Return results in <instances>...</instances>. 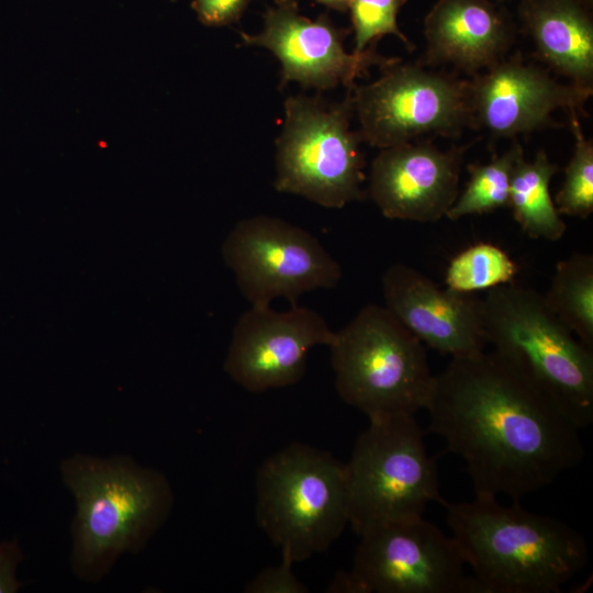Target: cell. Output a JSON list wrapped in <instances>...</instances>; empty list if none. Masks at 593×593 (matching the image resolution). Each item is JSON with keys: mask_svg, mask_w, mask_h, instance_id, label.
<instances>
[{"mask_svg": "<svg viewBox=\"0 0 593 593\" xmlns=\"http://www.w3.org/2000/svg\"><path fill=\"white\" fill-rule=\"evenodd\" d=\"M425 410L427 432L465 461L474 495L519 502L584 456L582 429L495 350L451 357Z\"/></svg>", "mask_w": 593, "mask_h": 593, "instance_id": "6da1fadb", "label": "cell"}, {"mask_svg": "<svg viewBox=\"0 0 593 593\" xmlns=\"http://www.w3.org/2000/svg\"><path fill=\"white\" fill-rule=\"evenodd\" d=\"M446 523L472 572L465 593H559L584 570L589 546L566 522L497 497L441 502Z\"/></svg>", "mask_w": 593, "mask_h": 593, "instance_id": "7a4b0ae2", "label": "cell"}, {"mask_svg": "<svg viewBox=\"0 0 593 593\" xmlns=\"http://www.w3.org/2000/svg\"><path fill=\"white\" fill-rule=\"evenodd\" d=\"M60 473L76 501L70 563L83 581H100L122 553L141 551L172 510L166 477L130 457L77 454Z\"/></svg>", "mask_w": 593, "mask_h": 593, "instance_id": "3957f363", "label": "cell"}, {"mask_svg": "<svg viewBox=\"0 0 593 593\" xmlns=\"http://www.w3.org/2000/svg\"><path fill=\"white\" fill-rule=\"evenodd\" d=\"M486 343L516 366L581 429L593 422V355L544 295L513 282L482 299Z\"/></svg>", "mask_w": 593, "mask_h": 593, "instance_id": "277c9868", "label": "cell"}, {"mask_svg": "<svg viewBox=\"0 0 593 593\" xmlns=\"http://www.w3.org/2000/svg\"><path fill=\"white\" fill-rule=\"evenodd\" d=\"M256 519L282 559L325 551L348 525L345 463L302 443L268 457L256 477Z\"/></svg>", "mask_w": 593, "mask_h": 593, "instance_id": "5b68a950", "label": "cell"}, {"mask_svg": "<svg viewBox=\"0 0 593 593\" xmlns=\"http://www.w3.org/2000/svg\"><path fill=\"white\" fill-rule=\"evenodd\" d=\"M328 347L339 398L369 419L425 410L434 380L425 348L385 306H363Z\"/></svg>", "mask_w": 593, "mask_h": 593, "instance_id": "8992f818", "label": "cell"}, {"mask_svg": "<svg viewBox=\"0 0 593 593\" xmlns=\"http://www.w3.org/2000/svg\"><path fill=\"white\" fill-rule=\"evenodd\" d=\"M348 524L366 529L417 516L439 494L437 466L426 450L415 415L369 419L345 463Z\"/></svg>", "mask_w": 593, "mask_h": 593, "instance_id": "52a82bcc", "label": "cell"}, {"mask_svg": "<svg viewBox=\"0 0 593 593\" xmlns=\"http://www.w3.org/2000/svg\"><path fill=\"white\" fill-rule=\"evenodd\" d=\"M353 116L351 89L334 103L320 96L288 97L276 141L275 189L327 209L361 200L365 159L362 142L350 128Z\"/></svg>", "mask_w": 593, "mask_h": 593, "instance_id": "ba28073f", "label": "cell"}, {"mask_svg": "<svg viewBox=\"0 0 593 593\" xmlns=\"http://www.w3.org/2000/svg\"><path fill=\"white\" fill-rule=\"evenodd\" d=\"M373 82L351 89L361 142L385 148L472 128L469 80L401 59Z\"/></svg>", "mask_w": 593, "mask_h": 593, "instance_id": "9c48e42d", "label": "cell"}, {"mask_svg": "<svg viewBox=\"0 0 593 593\" xmlns=\"http://www.w3.org/2000/svg\"><path fill=\"white\" fill-rule=\"evenodd\" d=\"M350 571L329 592L465 593V561L451 536L423 516L383 523L358 535Z\"/></svg>", "mask_w": 593, "mask_h": 593, "instance_id": "30bf717a", "label": "cell"}, {"mask_svg": "<svg viewBox=\"0 0 593 593\" xmlns=\"http://www.w3.org/2000/svg\"><path fill=\"white\" fill-rule=\"evenodd\" d=\"M222 256L251 305H270L280 298L295 305L302 294L333 289L342 279L339 264L315 236L269 215L236 223Z\"/></svg>", "mask_w": 593, "mask_h": 593, "instance_id": "8fae6325", "label": "cell"}, {"mask_svg": "<svg viewBox=\"0 0 593 593\" xmlns=\"http://www.w3.org/2000/svg\"><path fill=\"white\" fill-rule=\"evenodd\" d=\"M262 20L261 32H240V38L243 44L266 48L277 57L280 88L295 81L318 92L338 85L353 89L356 79L367 76L372 66L382 68L400 60L378 54L376 45L360 54L347 53L344 41L349 30L337 27L326 13L309 19L295 0H273Z\"/></svg>", "mask_w": 593, "mask_h": 593, "instance_id": "7c38bea8", "label": "cell"}, {"mask_svg": "<svg viewBox=\"0 0 593 593\" xmlns=\"http://www.w3.org/2000/svg\"><path fill=\"white\" fill-rule=\"evenodd\" d=\"M334 338L324 317L310 307L251 305L233 328L224 370L249 392L289 387L304 376L309 351Z\"/></svg>", "mask_w": 593, "mask_h": 593, "instance_id": "4fadbf2b", "label": "cell"}, {"mask_svg": "<svg viewBox=\"0 0 593 593\" xmlns=\"http://www.w3.org/2000/svg\"><path fill=\"white\" fill-rule=\"evenodd\" d=\"M471 77L472 128L499 138L552 126L551 114L559 109L584 112L593 94V88L560 82L518 53Z\"/></svg>", "mask_w": 593, "mask_h": 593, "instance_id": "5bb4252c", "label": "cell"}, {"mask_svg": "<svg viewBox=\"0 0 593 593\" xmlns=\"http://www.w3.org/2000/svg\"><path fill=\"white\" fill-rule=\"evenodd\" d=\"M470 145L441 150L429 139H421L381 148L370 168L371 199L391 220H440L459 195L461 166Z\"/></svg>", "mask_w": 593, "mask_h": 593, "instance_id": "9a60e30c", "label": "cell"}, {"mask_svg": "<svg viewBox=\"0 0 593 593\" xmlns=\"http://www.w3.org/2000/svg\"><path fill=\"white\" fill-rule=\"evenodd\" d=\"M382 290L391 314L437 353L468 356L488 345L483 303L473 293L440 289L430 278L401 262L385 270Z\"/></svg>", "mask_w": 593, "mask_h": 593, "instance_id": "2e32d148", "label": "cell"}, {"mask_svg": "<svg viewBox=\"0 0 593 593\" xmlns=\"http://www.w3.org/2000/svg\"><path fill=\"white\" fill-rule=\"evenodd\" d=\"M426 47L417 61L473 76L507 56L515 31L489 0H437L424 20Z\"/></svg>", "mask_w": 593, "mask_h": 593, "instance_id": "e0dca14e", "label": "cell"}, {"mask_svg": "<svg viewBox=\"0 0 593 593\" xmlns=\"http://www.w3.org/2000/svg\"><path fill=\"white\" fill-rule=\"evenodd\" d=\"M592 0H522L524 30L536 56L578 86L593 88Z\"/></svg>", "mask_w": 593, "mask_h": 593, "instance_id": "ac0fdd59", "label": "cell"}, {"mask_svg": "<svg viewBox=\"0 0 593 593\" xmlns=\"http://www.w3.org/2000/svg\"><path fill=\"white\" fill-rule=\"evenodd\" d=\"M558 169L545 150H539L533 160L521 156L513 168L508 206L532 238L558 240L566 232V223L549 192L550 180Z\"/></svg>", "mask_w": 593, "mask_h": 593, "instance_id": "d6986e66", "label": "cell"}, {"mask_svg": "<svg viewBox=\"0 0 593 593\" xmlns=\"http://www.w3.org/2000/svg\"><path fill=\"white\" fill-rule=\"evenodd\" d=\"M544 299L550 311L592 349L593 256L574 253L559 261Z\"/></svg>", "mask_w": 593, "mask_h": 593, "instance_id": "ffe728a7", "label": "cell"}, {"mask_svg": "<svg viewBox=\"0 0 593 593\" xmlns=\"http://www.w3.org/2000/svg\"><path fill=\"white\" fill-rule=\"evenodd\" d=\"M523 155L522 145L514 138L510 148L501 155L493 154L489 163L468 165L469 181L446 216L457 221L467 215L508 206L512 171Z\"/></svg>", "mask_w": 593, "mask_h": 593, "instance_id": "44dd1931", "label": "cell"}, {"mask_svg": "<svg viewBox=\"0 0 593 593\" xmlns=\"http://www.w3.org/2000/svg\"><path fill=\"white\" fill-rule=\"evenodd\" d=\"M517 272V265L505 250L491 243H478L450 260L445 282L454 291L473 293L511 283Z\"/></svg>", "mask_w": 593, "mask_h": 593, "instance_id": "7402d4cb", "label": "cell"}, {"mask_svg": "<svg viewBox=\"0 0 593 593\" xmlns=\"http://www.w3.org/2000/svg\"><path fill=\"white\" fill-rule=\"evenodd\" d=\"M569 114L575 144L555 205L560 214L586 219L593 212V143L584 136L578 113Z\"/></svg>", "mask_w": 593, "mask_h": 593, "instance_id": "603a6c76", "label": "cell"}, {"mask_svg": "<svg viewBox=\"0 0 593 593\" xmlns=\"http://www.w3.org/2000/svg\"><path fill=\"white\" fill-rule=\"evenodd\" d=\"M406 0H351L349 5L355 45L353 53L360 54L376 45L384 35H394L409 51L414 45L398 26V13Z\"/></svg>", "mask_w": 593, "mask_h": 593, "instance_id": "cb8c5ba5", "label": "cell"}, {"mask_svg": "<svg viewBox=\"0 0 593 593\" xmlns=\"http://www.w3.org/2000/svg\"><path fill=\"white\" fill-rule=\"evenodd\" d=\"M292 562L282 559L278 566L261 570L250 580L244 592L246 593H305L307 588L292 571Z\"/></svg>", "mask_w": 593, "mask_h": 593, "instance_id": "d4e9b609", "label": "cell"}, {"mask_svg": "<svg viewBox=\"0 0 593 593\" xmlns=\"http://www.w3.org/2000/svg\"><path fill=\"white\" fill-rule=\"evenodd\" d=\"M250 0H192V9L201 23L224 26L237 22Z\"/></svg>", "mask_w": 593, "mask_h": 593, "instance_id": "484cf974", "label": "cell"}, {"mask_svg": "<svg viewBox=\"0 0 593 593\" xmlns=\"http://www.w3.org/2000/svg\"><path fill=\"white\" fill-rule=\"evenodd\" d=\"M22 552L16 542L0 545V593H13L20 588L15 571L22 560Z\"/></svg>", "mask_w": 593, "mask_h": 593, "instance_id": "4316f807", "label": "cell"}, {"mask_svg": "<svg viewBox=\"0 0 593 593\" xmlns=\"http://www.w3.org/2000/svg\"><path fill=\"white\" fill-rule=\"evenodd\" d=\"M316 2L339 12H346L349 9L351 0H315Z\"/></svg>", "mask_w": 593, "mask_h": 593, "instance_id": "83f0119b", "label": "cell"}]
</instances>
